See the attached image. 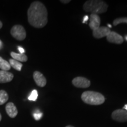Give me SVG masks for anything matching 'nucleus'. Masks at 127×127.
<instances>
[{
    "mask_svg": "<svg viewBox=\"0 0 127 127\" xmlns=\"http://www.w3.org/2000/svg\"><path fill=\"white\" fill-rule=\"evenodd\" d=\"M124 109H125V110H126V111H127V104H126V105H125L124 107Z\"/></svg>",
    "mask_w": 127,
    "mask_h": 127,
    "instance_id": "b1692460",
    "label": "nucleus"
},
{
    "mask_svg": "<svg viewBox=\"0 0 127 127\" xmlns=\"http://www.w3.org/2000/svg\"><path fill=\"white\" fill-rule=\"evenodd\" d=\"M88 20V15H85L84 16V18H83V21H82V23H86L87 21Z\"/></svg>",
    "mask_w": 127,
    "mask_h": 127,
    "instance_id": "412c9836",
    "label": "nucleus"
},
{
    "mask_svg": "<svg viewBox=\"0 0 127 127\" xmlns=\"http://www.w3.org/2000/svg\"><path fill=\"white\" fill-rule=\"evenodd\" d=\"M61 2L63 4H68V3L70 2L71 1L70 0H61Z\"/></svg>",
    "mask_w": 127,
    "mask_h": 127,
    "instance_id": "4be33fe9",
    "label": "nucleus"
},
{
    "mask_svg": "<svg viewBox=\"0 0 127 127\" xmlns=\"http://www.w3.org/2000/svg\"><path fill=\"white\" fill-rule=\"evenodd\" d=\"M42 112H40L39 111H38V112H34V114H33V116H34V118L36 121H38L41 118V117H42Z\"/></svg>",
    "mask_w": 127,
    "mask_h": 127,
    "instance_id": "6ab92c4d",
    "label": "nucleus"
},
{
    "mask_svg": "<svg viewBox=\"0 0 127 127\" xmlns=\"http://www.w3.org/2000/svg\"><path fill=\"white\" fill-rule=\"evenodd\" d=\"M38 98V92L36 90H34L32 91L31 92V94L30 95V96H28V99L30 101H36V99Z\"/></svg>",
    "mask_w": 127,
    "mask_h": 127,
    "instance_id": "a211bd4d",
    "label": "nucleus"
},
{
    "mask_svg": "<svg viewBox=\"0 0 127 127\" xmlns=\"http://www.w3.org/2000/svg\"><path fill=\"white\" fill-rule=\"evenodd\" d=\"M11 34L14 38L19 41L24 40L26 38V31L22 25H14L11 30Z\"/></svg>",
    "mask_w": 127,
    "mask_h": 127,
    "instance_id": "20e7f679",
    "label": "nucleus"
},
{
    "mask_svg": "<svg viewBox=\"0 0 127 127\" xmlns=\"http://www.w3.org/2000/svg\"><path fill=\"white\" fill-rule=\"evenodd\" d=\"M6 112L11 118H15L18 114V110L15 105L12 102H9L6 105Z\"/></svg>",
    "mask_w": 127,
    "mask_h": 127,
    "instance_id": "f8f14e48",
    "label": "nucleus"
},
{
    "mask_svg": "<svg viewBox=\"0 0 127 127\" xmlns=\"http://www.w3.org/2000/svg\"><path fill=\"white\" fill-rule=\"evenodd\" d=\"M112 118L114 120L118 122L127 121V111L125 109H117L112 114Z\"/></svg>",
    "mask_w": 127,
    "mask_h": 127,
    "instance_id": "423d86ee",
    "label": "nucleus"
},
{
    "mask_svg": "<svg viewBox=\"0 0 127 127\" xmlns=\"http://www.w3.org/2000/svg\"><path fill=\"white\" fill-rule=\"evenodd\" d=\"M8 100V95L4 90H0V105L5 104Z\"/></svg>",
    "mask_w": 127,
    "mask_h": 127,
    "instance_id": "dca6fc26",
    "label": "nucleus"
},
{
    "mask_svg": "<svg viewBox=\"0 0 127 127\" xmlns=\"http://www.w3.org/2000/svg\"><path fill=\"white\" fill-rule=\"evenodd\" d=\"M66 127H74L71 126V125H68V126H66Z\"/></svg>",
    "mask_w": 127,
    "mask_h": 127,
    "instance_id": "cd10ccee",
    "label": "nucleus"
},
{
    "mask_svg": "<svg viewBox=\"0 0 127 127\" xmlns=\"http://www.w3.org/2000/svg\"><path fill=\"white\" fill-rule=\"evenodd\" d=\"M14 78L12 73L6 71H0V83H7L11 81Z\"/></svg>",
    "mask_w": 127,
    "mask_h": 127,
    "instance_id": "9b49d317",
    "label": "nucleus"
},
{
    "mask_svg": "<svg viewBox=\"0 0 127 127\" xmlns=\"http://www.w3.org/2000/svg\"><path fill=\"white\" fill-rule=\"evenodd\" d=\"M81 99L84 102L93 105H98L105 102V97L101 93L95 91H85L82 93Z\"/></svg>",
    "mask_w": 127,
    "mask_h": 127,
    "instance_id": "7ed1b4c3",
    "label": "nucleus"
},
{
    "mask_svg": "<svg viewBox=\"0 0 127 127\" xmlns=\"http://www.w3.org/2000/svg\"><path fill=\"white\" fill-rule=\"evenodd\" d=\"M100 24H101V19L99 15L96 14H91L90 15V23L89 27L93 31L98 29L100 27Z\"/></svg>",
    "mask_w": 127,
    "mask_h": 127,
    "instance_id": "1a4fd4ad",
    "label": "nucleus"
},
{
    "mask_svg": "<svg viewBox=\"0 0 127 127\" xmlns=\"http://www.w3.org/2000/svg\"><path fill=\"white\" fill-rule=\"evenodd\" d=\"M111 32L110 30L107 27H100L98 29L93 31V36L96 38H101L107 36Z\"/></svg>",
    "mask_w": 127,
    "mask_h": 127,
    "instance_id": "6e6552de",
    "label": "nucleus"
},
{
    "mask_svg": "<svg viewBox=\"0 0 127 127\" xmlns=\"http://www.w3.org/2000/svg\"><path fill=\"white\" fill-rule=\"evenodd\" d=\"M72 83L74 86L77 88H87L91 85L90 81L86 78L82 77H78L73 79Z\"/></svg>",
    "mask_w": 127,
    "mask_h": 127,
    "instance_id": "39448f33",
    "label": "nucleus"
},
{
    "mask_svg": "<svg viewBox=\"0 0 127 127\" xmlns=\"http://www.w3.org/2000/svg\"><path fill=\"white\" fill-rule=\"evenodd\" d=\"M108 27L109 28H111V27H112V26H111V25L110 24H108Z\"/></svg>",
    "mask_w": 127,
    "mask_h": 127,
    "instance_id": "a878e982",
    "label": "nucleus"
},
{
    "mask_svg": "<svg viewBox=\"0 0 127 127\" xmlns=\"http://www.w3.org/2000/svg\"><path fill=\"white\" fill-rule=\"evenodd\" d=\"M11 56L14 60L19 62H26L28 60V57L24 54H17L14 52H11Z\"/></svg>",
    "mask_w": 127,
    "mask_h": 127,
    "instance_id": "ddd939ff",
    "label": "nucleus"
},
{
    "mask_svg": "<svg viewBox=\"0 0 127 127\" xmlns=\"http://www.w3.org/2000/svg\"><path fill=\"white\" fill-rule=\"evenodd\" d=\"M0 69L2 71H8L11 69V65L8 62L0 57Z\"/></svg>",
    "mask_w": 127,
    "mask_h": 127,
    "instance_id": "2eb2a0df",
    "label": "nucleus"
},
{
    "mask_svg": "<svg viewBox=\"0 0 127 127\" xmlns=\"http://www.w3.org/2000/svg\"><path fill=\"white\" fill-rule=\"evenodd\" d=\"M107 39L111 43L117 44H122L124 41L123 36L114 31H111V32L107 36Z\"/></svg>",
    "mask_w": 127,
    "mask_h": 127,
    "instance_id": "0eeeda50",
    "label": "nucleus"
},
{
    "mask_svg": "<svg viewBox=\"0 0 127 127\" xmlns=\"http://www.w3.org/2000/svg\"><path fill=\"white\" fill-rule=\"evenodd\" d=\"M108 7L107 3L101 0L87 1L83 5V9L85 12L96 15L107 12Z\"/></svg>",
    "mask_w": 127,
    "mask_h": 127,
    "instance_id": "f03ea898",
    "label": "nucleus"
},
{
    "mask_svg": "<svg viewBox=\"0 0 127 127\" xmlns=\"http://www.w3.org/2000/svg\"><path fill=\"white\" fill-rule=\"evenodd\" d=\"M27 14L28 22L34 27L43 28L47 24V10L42 2H33L28 9Z\"/></svg>",
    "mask_w": 127,
    "mask_h": 127,
    "instance_id": "f257e3e1",
    "label": "nucleus"
},
{
    "mask_svg": "<svg viewBox=\"0 0 127 127\" xmlns=\"http://www.w3.org/2000/svg\"><path fill=\"white\" fill-rule=\"evenodd\" d=\"M2 23H1V21H0V29L2 28Z\"/></svg>",
    "mask_w": 127,
    "mask_h": 127,
    "instance_id": "393cba45",
    "label": "nucleus"
},
{
    "mask_svg": "<svg viewBox=\"0 0 127 127\" xmlns=\"http://www.w3.org/2000/svg\"><path fill=\"white\" fill-rule=\"evenodd\" d=\"M18 49L19 51L20 52V54H24L25 50L23 48H22L21 47H18Z\"/></svg>",
    "mask_w": 127,
    "mask_h": 127,
    "instance_id": "aec40b11",
    "label": "nucleus"
},
{
    "mask_svg": "<svg viewBox=\"0 0 127 127\" xmlns=\"http://www.w3.org/2000/svg\"><path fill=\"white\" fill-rule=\"evenodd\" d=\"M125 39H126V40L127 41V35L125 36Z\"/></svg>",
    "mask_w": 127,
    "mask_h": 127,
    "instance_id": "c85d7f7f",
    "label": "nucleus"
},
{
    "mask_svg": "<svg viewBox=\"0 0 127 127\" xmlns=\"http://www.w3.org/2000/svg\"><path fill=\"white\" fill-rule=\"evenodd\" d=\"M9 64H10L11 66L16 69V70L20 71L21 70V68L23 67V64H21L20 62H19L17 60H15L14 59H10L9 60Z\"/></svg>",
    "mask_w": 127,
    "mask_h": 127,
    "instance_id": "4468645a",
    "label": "nucleus"
},
{
    "mask_svg": "<svg viewBox=\"0 0 127 127\" xmlns=\"http://www.w3.org/2000/svg\"><path fill=\"white\" fill-rule=\"evenodd\" d=\"M1 118H2V117H1V114H0V121H1Z\"/></svg>",
    "mask_w": 127,
    "mask_h": 127,
    "instance_id": "bb28decb",
    "label": "nucleus"
},
{
    "mask_svg": "<svg viewBox=\"0 0 127 127\" xmlns=\"http://www.w3.org/2000/svg\"><path fill=\"white\" fill-rule=\"evenodd\" d=\"M33 77H34L35 82L38 86L40 87H44L45 86L46 84H47V79L42 75V73L39 72V71H35L34 74H33Z\"/></svg>",
    "mask_w": 127,
    "mask_h": 127,
    "instance_id": "9d476101",
    "label": "nucleus"
},
{
    "mask_svg": "<svg viewBox=\"0 0 127 127\" xmlns=\"http://www.w3.org/2000/svg\"><path fill=\"white\" fill-rule=\"evenodd\" d=\"M2 41H1V40H0V50H1V48H2Z\"/></svg>",
    "mask_w": 127,
    "mask_h": 127,
    "instance_id": "5701e85b",
    "label": "nucleus"
},
{
    "mask_svg": "<svg viewBox=\"0 0 127 127\" xmlns=\"http://www.w3.org/2000/svg\"><path fill=\"white\" fill-rule=\"evenodd\" d=\"M121 23H127V17H122V18H118L114 20L113 22V25L114 26H117L118 24Z\"/></svg>",
    "mask_w": 127,
    "mask_h": 127,
    "instance_id": "f3484780",
    "label": "nucleus"
}]
</instances>
